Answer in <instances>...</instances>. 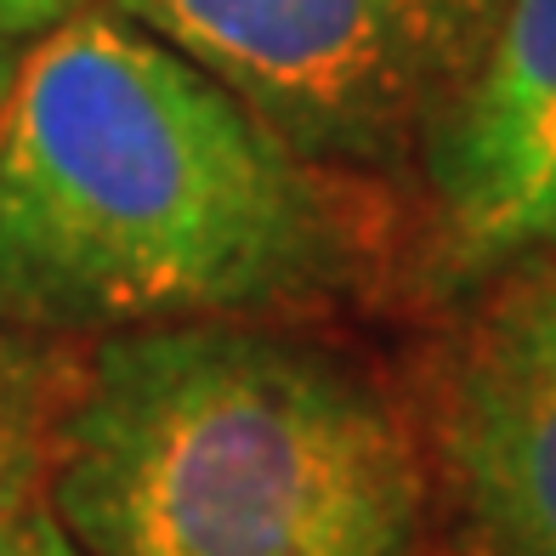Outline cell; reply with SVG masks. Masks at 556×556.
Segmentation results:
<instances>
[{
	"instance_id": "cell-3",
	"label": "cell",
	"mask_w": 556,
	"mask_h": 556,
	"mask_svg": "<svg viewBox=\"0 0 556 556\" xmlns=\"http://www.w3.org/2000/svg\"><path fill=\"white\" fill-rule=\"evenodd\" d=\"M511 0H109L330 170L426 154Z\"/></svg>"
},
{
	"instance_id": "cell-8",
	"label": "cell",
	"mask_w": 556,
	"mask_h": 556,
	"mask_svg": "<svg viewBox=\"0 0 556 556\" xmlns=\"http://www.w3.org/2000/svg\"><path fill=\"white\" fill-rule=\"evenodd\" d=\"M74 12H80V0H0V35H12V40L52 35Z\"/></svg>"
},
{
	"instance_id": "cell-1",
	"label": "cell",
	"mask_w": 556,
	"mask_h": 556,
	"mask_svg": "<svg viewBox=\"0 0 556 556\" xmlns=\"http://www.w3.org/2000/svg\"><path fill=\"white\" fill-rule=\"evenodd\" d=\"M375 256L341 170L125 17L23 52L0 125V324L125 336L336 301Z\"/></svg>"
},
{
	"instance_id": "cell-5",
	"label": "cell",
	"mask_w": 556,
	"mask_h": 556,
	"mask_svg": "<svg viewBox=\"0 0 556 556\" xmlns=\"http://www.w3.org/2000/svg\"><path fill=\"white\" fill-rule=\"evenodd\" d=\"M438 267L494 278L556 239V0H511L471 91L426 148Z\"/></svg>"
},
{
	"instance_id": "cell-7",
	"label": "cell",
	"mask_w": 556,
	"mask_h": 556,
	"mask_svg": "<svg viewBox=\"0 0 556 556\" xmlns=\"http://www.w3.org/2000/svg\"><path fill=\"white\" fill-rule=\"evenodd\" d=\"M0 556H86L52 500L35 494V471H0Z\"/></svg>"
},
{
	"instance_id": "cell-2",
	"label": "cell",
	"mask_w": 556,
	"mask_h": 556,
	"mask_svg": "<svg viewBox=\"0 0 556 556\" xmlns=\"http://www.w3.org/2000/svg\"><path fill=\"white\" fill-rule=\"evenodd\" d=\"M46 471L86 556H415L426 511L392 403L256 318L103 336Z\"/></svg>"
},
{
	"instance_id": "cell-9",
	"label": "cell",
	"mask_w": 556,
	"mask_h": 556,
	"mask_svg": "<svg viewBox=\"0 0 556 556\" xmlns=\"http://www.w3.org/2000/svg\"><path fill=\"white\" fill-rule=\"evenodd\" d=\"M17 68H23V46L12 35H0V125H7V103L17 91Z\"/></svg>"
},
{
	"instance_id": "cell-6",
	"label": "cell",
	"mask_w": 556,
	"mask_h": 556,
	"mask_svg": "<svg viewBox=\"0 0 556 556\" xmlns=\"http://www.w3.org/2000/svg\"><path fill=\"white\" fill-rule=\"evenodd\" d=\"M58 415V369L29 346V336L0 324V471H40Z\"/></svg>"
},
{
	"instance_id": "cell-4",
	"label": "cell",
	"mask_w": 556,
	"mask_h": 556,
	"mask_svg": "<svg viewBox=\"0 0 556 556\" xmlns=\"http://www.w3.org/2000/svg\"><path fill=\"white\" fill-rule=\"evenodd\" d=\"M443 466L477 556H556V262L522 273L454 352Z\"/></svg>"
}]
</instances>
